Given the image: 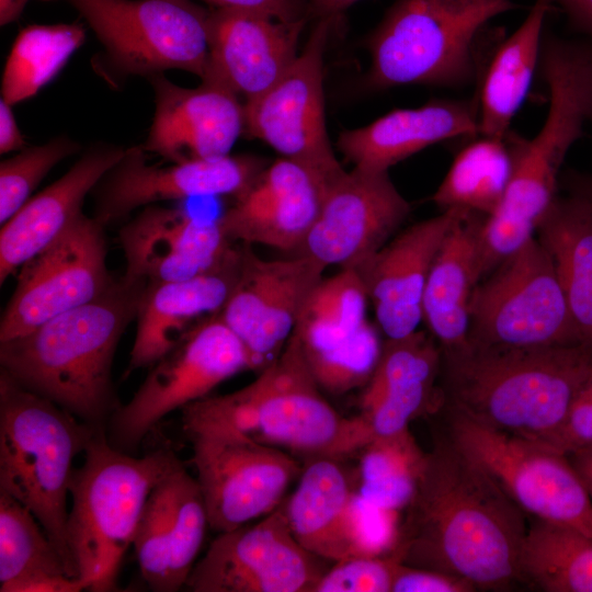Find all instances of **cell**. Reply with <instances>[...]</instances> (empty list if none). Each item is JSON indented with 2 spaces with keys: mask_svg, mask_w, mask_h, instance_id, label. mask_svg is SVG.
Segmentation results:
<instances>
[{
  "mask_svg": "<svg viewBox=\"0 0 592 592\" xmlns=\"http://www.w3.org/2000/svg\"><path fill=\"white\" fill-rule=\"evenodd\" d=\"M388 555L458 577L476 590L522 582L524 511L451 439L439 434L424 458Z\"/></svg>",
  "mask_w": 592,
  "mask_h": 592,
  "instance_id": "6da1fadb",
  "label": "cell"
},
{
  "mask_svg": "<svg viewBox=\"0 0 592 592\" xmlns=\"http://www.w3.org/2000/svg\"><path fill=\"white\" fill-rule=\"evenodd\" d=\"M442 349V348H441ZM592 373V345L442 349V406L479 423L546 444Z\"/></svg>",
  "mask_w": 592,
  "mask_h": 592,
  "instance_id": "7a4b0ae2",
  "label": "cell"
},
{
  "mask_svg": "<svg viewBox=\"0 0 592 592\" xmlns=\"http://www.w3.org/2000/svg\"><path fill=\"white\" fill-rule=\"evenodd\" d=\"M147 283L124 274L103 294L0 342V369L79 420L101 428L116 402L112 365Z\"/></svg>",
  "mask_w": 592,
  "mask_h": 592,
  "instance_id": "3957f363",
  "label": "cell"
},
{
  "mask_svg": "<svg viewBox=\"0 0 592 592\" xmlns=\"http://www.w3.org/2000/svg\"><path fill=\"white\" fill-rule=\"evenodd\" d=\"M181 412L307 457L348 456L371 441L358 415L341 417L321 395L294 333L252 383L227 395L207 396Z\"/></svg>",
  "mask_w": 592,
  "mask_h": 592,
  "instance_id": "277c9868",
  "label": "cell"
},
{
  "mask_svg": "<svg viewBox=\"0 0 592 592\" xmlns=\"http://www.w3.org/2000/svg\"><path fill=\"white\" fill-rule=\"evenodd\" d=\"M95 430L69 481L67 539L87 591L116 590L124 555L133 546L147 499L181 460L170 448L134 457Z\"/></svg>",
  "mask_w": 592,
  "mask_h": 592,
  "instance_id": "5b68a950",
  "label": "cell"
},
{
  "mask_svg": "<svg viewBox=\"0 0 592 592\" xmlns=\"http://www.w3.org/2000/svg\"><path fill=\"white\" fill-rule=\"evenodd\" d=\"M94 428L0 369V491L38 520L78 578L67 539L69 481Z\"/></svg>",
  "mask_w": 592,
  "mask_h": 592,
  "instance_id": "8992f818",
  "label": "cell"
},
{
  "mask_svg": "<svg viewBox=\"0 0 592 592\" xmlns=\"http://www.w3.org/2000/svg\"><path fill=\"white\" fill-rule=\"evenodd\" d=\"M512 0H396L368 38L367 84L458 87L479 73L476 39Z\"/></svg>",
  "mask_w": 592,
  "mask_h": 592,
  "instance_id": "52a82bcc",
  "label": "cell"
},
{
  "mask_svg": "<svg viewBox=\"0 0 592 592\" xmlns=\"http://www.w3.org/2000/svg\"><path fill=\"white\" fill-rule=\"evenodd\" d=\"M67 1L102 44L94 66L112 83L172 69L205 78L209 11L191 0Z\"/></svg>",
  "mask_w": 592,
  "mask_h": 592,
  "instance_id": "ba28073f",
  "label": "cell"
},
{
  "mask_svg": "<svg viewBox=\"0 0 592 592\" xmlns=\"http://www.w3.org/2000/svg\"><path fill=\"white\" fill-rule=\"evenodd\" d=\"M549 109L536 136L524 139L508 132L512 172L497 210L538 226L557 197V178L570 147L589 117L590 75L587 45L549 39L543 54Z\"/></svg>",
  "mask_w": 592,
  "mask_h": 592,
  "instance_id": "9c48e42d",
  "label": "cell"
},
{
  "mask_svg": "<svg viewBox=\"0 0 592 592\" xmlns=\"http://www.w3.org/2000/svg\"><path fill=\"white\" fill-rule=\"evenodd\" d=\"M445 433L524 512L592 537V499L567 455L448 408Z\"/></svg>",
  "mask_w": 592,
  "mask_h": 592,
  "instance_id": "30bf717a",
  "label": "cell"
},
{
  "mask_svg": "<svg viewBox=\"0 0 592 592\" xmlns=\"http://www.w3.org/2000/svg\"><path fill=\"white\" fill-rule=\"evenodd\" d=\"M468 340L508 346L582 343L553 260L537 237L477 285Z\"/></svg>",
  "mask_w": 592,
  "mask_h": 592,
  "instance_id": "8fae6325",
  "label": "cell"
},
{
  "mask_svg": "<svg viewBox=\"0 0 592 592\" xmlns=\"http://www.w3.org/2000/svg\"><path fill=\"white\" fill-rule=\"evenodd\" d=\"M209 527L218 533L265 516L283 501L298 462L229 426L182 417Z\"/></svg>",
  "mask_w": 592,
  "mask_h": 592,
  "instance_id": "7c38bea8",
  "label": "cell"
},
{
  "mask_svg": "<svg viewBox=\"0 0 592 592\" xmlns=\"http://www.w3.org/2000/svg\"><path fill=\"white\" fill-rule=\"evenodd\" d=\"M246 369L247 350L218 314L202 320L151 366L130 400L112 412L110 444L134 451L166 415L207 397Z\"/></svg>",
  "mask_w": 592,
  "mask_h": 592,
  "instance_id": "4fadbf2b",
  "label": "cell"
},
{
  "mask_svg": "<svg viewBox=\"0 0 592 592\" xmlns=\"http://www.w3.org/2000/svg\"><path fill=\"white\" fill-rule=\"evenodd\" d=\"M105 226L82 213L18 274L0 320V342L96 298L116 277L106 265Z\"/></svg>",
  "mask_w": 592,
  "mask_h": 592,
  "instance_id": "5bb4252c",
  "label": "cell"
},
{
  "mask_svg": "<svg viewBox=\"0 0 592 592\" xmlns=\"http://www.w3.org/2000/svg\"><path fill=\"white\" fill-rule=\"evenodd\" d=\"M335 18H320L286 72L265 92L243 102V134L327 180L344 170L331 146L325 113L323 55Z\"/></svg>",
  "mask_w": 592,
  "mask_h": 592,
  "instance_id": "9a60e30c",
  "label": "cell"
},
{
  "mask_svg": "<svg viewBox=\"0 0 592 592\" xmlns=\"http://www.w3.org/2000/svg\"><path fill=\"white\" fill-rule=\"evenodd\" d=\"M327 562L295 538L282 501L257 524L219 533L185 587L194 592H314Z\"/></svg>",
  "mask_w": 592,
  "mask_h": 592,
  "instance_id": "2e32d148",
  "label": "cell"
},
{
  "mask_svg": "<svg viewBox=\"0 0 592 592\" xmlns=\"http://www.w3.org/2000/svg\"><path fill=\"white\" fill-rule=\"evenodd\" d=\"M325 269L305 254L264 260L241 243L237 276L218 316L246 348L250 371L260 373L280 356Z\"/></svg>",
  "mask_w": 592,
  "mask_h": 592,
  "instance_id": "e0dca14e",
  "label": "cell"
},
{
  "mask_svg": "<svg viewBox=\"0 0 592 592\" xmlns=\"http://www.w3.org/2000/svg\"><path fill=\"white\" fill-rule=\"evenodd\" d=\"M266 167L249 155L150 164L141 145L125 149L122 158L91 192L93 216L105 227L135 209L166 201L243 194Z\"/></svg>",
  "mask_w": 592,
  "mask_h": 592,
  "instance_id": "ac0fdd59",
  "label": "cell"
},
{
  "mask_svg": "<svg viewBox=\"0 0 592 592\" xmlns=\"http://www.w3.org/2000/svg\"><path fill=\"white\" fill-rule=\"evenodd\" d=\"M410 204L388 171L353 167L331 179L300 254L322 264L360 267L390 239Z\"/></svg>",
  "mask_w": 592,
  "mask_h": 592,
  "instance_id": "d6986e66",
  "label": "cell"
},
{
  "mask_svg": "<svg viewBox=\"0 0 592 592\" xmlns=\"http://www.w3.org/2000/svg\"><path fill=\"white\" fill-rule=\"evenodd\" d=\"M148 80L153 89L155 112L141 145L146 152L168 162L230 155L244 132V107L237 94L212 81L183 88L163 73Z\"/></svg>",
  "mask_w": 592,
  "mask_h": 592,
  "instance_id": "ffe728a7",
  "label": "cell"
},
{
  "mask_svg": "<svg viewBox=\"0 0 592 592\" xmlns=\"http://www.w3.org/2000/svg\"><path fill=\"white\" fill-rule=\"evenodd\" d=\"M125 257L124 275L147 284L192 278L219 267L236 243L218 219L203 220L185 212L144 207L118 231Z\"/></svg>",
  "mask_w": 592,
  "mask_h": 592,
  "instance_id": "44dd1931",
  "label": "cell"
},
{
  "mask_svg": "<svg viewBox=\"0 0 592 592\" xmlns=\"http://www.w3.org/2000/svg\"><path fill=\"white\" fill-rule=\"evenodd\" d=\"M305 19L283 21L264 13L209 12L208 66L202 81L218 83L247 102L270 89L298 56Z\"/></svg>",
  "mask_w": 592,
  "mask_h": 592,
  "instance_id": "7402d4cb",
  "label": "cell"
},
{
  "mask_svg": "<svg viewBox=\"0 0 592 592\" xmlns=\"http://www.w3.org/2000/svg\"><path fill=\"white\" fill-rule=\"evenodd\" d=\"M328 180L284 157L266 166L218 223L234 243L300 249L320 208Z\"/></svg>",
  "mask_w": 592,
  "mask_h": 592,
  "instance_id": "603a6c76",
  "label": "cell"
},
{
  "mask_svg": "<svg viewBox=\"0 0 592 592\" xmlns=\"http://www.w3.org/2000/svg\"><path fill=\"white\" fill-rule=\"evenodd\" d=\"M458 210L444 209L410 226L355 267L387 339L403 338L423 321V296L431 265Z\"/></svg>",
  "mask_w": 592,
  "mask_h": 592,
  "instance_id": "cb8c5ba5",
  "label": "cell"
},
{
  "mask_svg": "<svg viewBox=\"0 0 592 592\" xmlns=\"http://www.w3.org/2000/svg\"><path fill=\"white\" fill-rule=\"evenodd\" d=\"M425 331L387 339L361 398V413L371 441L409 429L411 420L442 405V349Z\"/></svg>",
  "mask_w": 592,
  "mask_h": 592,
  "instance_id": "d4e9b609",
  "label": "cell"
},
{
  "mask_svg": "<svg viewBox=\"0 0 592 592\" xmlns=\"http://www.w3.org/2000/svg\"><path fill=\"white\" fill-rule=\"evenodd\" d=\"M126 148L98 143L50 185L32 196L0 230V285L83 212L84 200Z\"/></svg>",
  "mask_w": 592,
  "mask_h": 592,
  "instance_id": "484cf974",
  "label": "cell"
},
{
  "mask_svg": "<svg viewBox=\"0 0 592 592\" xmlns=\"http://www.w3.org/2000/svg\"><path fill=\"white\" fill-rule=\"evenodd\" d=\"M294 493L284 500L288 525L298 543L335 562L365 556L357 527V474L335 456H309Z\"/></svg>",
  "mask_w": 592,
  "mask_h": 592,
  "instance_id": "4316f807",
  "label": "cell"
},
{
  "mask_svg": "<svg viewBox=\"0 0 592 592\" xmlns=\"http://www.w3.org/2000/svg\"><path fill=\"white\" fill-rule=\"evenodd\" d=\"M240 247L216 270L180 281L149 283L136 316L128 373L151 367L183 337L223 308L236 280Z\"/></svg>",
  "mask_w": 592,
  "mask_h": 592,
  "instance_id": "83f0119b",
  "label": "cell"
},
{
  "mask_svg": "<svg viewBox=\"0 0 592 592\" xmlns=\"http://www.w3.org/2000/svg\"><path fill=\"white\" fill-rule=\"evenodd\" d=\"M477 134L478 98L433 100L420 107L394 110L366 126L344 130L337 145L354 167L388 171L431 145Z\"/></svg>",
  "mask_w": 592,
  "mask_h": 592,
  "instance_id": "f1b7e54d",
  "label": "cell"
},
{
  "mask_svg": "<svg viewBox=\"0 0 592 592\" xmlns=\"http://www.w3.org/2000/svg\"><path fill=\"white\" fill-rule=\"evenodd\" d=\"M480 213L459 208L433 260L423 296V321L442 349L468 341L469 306L482 280Z\"/></svg>",
  "mask_w": 592,
  "mask_h": 592,
  "instance_id": "f546056e",
  "label": "cell"
},
{
  "mask_svg": "<svg viewBox=\"0 0 592 592\" xmlns=\"http://www.w3.org/2000/svg\"><path fill=\"white\" fill-rule=\"evenodd\" d=\"M536 232L553 260L580 341L592 345V207L576 194L557 196Z\"/></svg>",
  "mask_w": 592,
  "mask_h": 592,
  "instance_id": "4dcf8cb0",
  "label": "cell"
},
{
  "mask_svg": "<svg viewBox=\"0 0 592 592\" xmlns=\"http://www.w3.org/2000/svg\"><path fill=\"white\" fill-rule=\"evenodd\" d=\"M549 0H537L524 22L494 50L482 71L479 134L504 138L528 92L540 50V37Z\"/></svg>",
  "mask_w": 592,
  "mask_h": 592,
  "instance_id": "1f68e13d",
  "label": "cell"
},
{
  "mask_svg": "<svg viewBox=\"0 0 592 592\" xmlns=\"http://www.w3.org/2000/svg\"><path fill=\"white\" fill-rule=\"evenodd\" d=\"M521 579L547 592H592V537L536 520L520 558Z\"/></svg>",
  "mask_w": 592,
  "mask_h": 592,
  "instance_id": "d6a6232c",
  "label": "cell"
},
{
  "mask_svg": "<svg viewBox=\"0 0 592 592\" xmlns=\"http://www.w3.org/2000/svg\"><path fill=\"white\" fill-rule=\"evenodd\" d=\"M511 172L505 136H481L456 155L432 200L443 210L463 208L490 215L503 201Z\"/></svg>",
  "mask_w": 592,
  "mask_h": 592,
  "instance_id": "836d02e7",
  "label": "cell"
},
{
  "mask_svg": "<svg viewBox=\"0 0 592 592\" xmlns=\"http://www.w3.org/2000/svg\"><path fill=\"white\" fill-rule=\"evenodd\" d=\"M368 294L355 267L321 278L308 294L293 333L304 352L332 346L355 333L367 320Z\"/></svg>",
  "mask_w": 592,
  "mask_h": 592,
  "instance_id": "e575fe53",
  "label": "cell"
},
{
  "mask_svg": "<svg viewBox=\"0 0 592 592\" xmlns=\"http://www.w3.org/2000/svg\"><path fill=\"white\" fill-rule=\"evenodd\" d=\"M81 24L30 25L16 36L5 61L1 95L11 105L35 95L81 46Z\"/></svg>",
  "mask_w": 592,
  "mask_h": 592,
  "instance_id": "d590c367",
  "label": "cell"
},
{
  "mask_svg": "<svg viewBox=\"0 0 592 592\" xmlns=\"http://www.w3.org/2000/svg\"><path fill=\"white\" fill-rule=\"evenodd\" d=\"M65 574V561L38 520L0 491V591L15 592L29 581Z\"/></svg>",
  "mask_w": 592,
  "mask_h": 592,
  "instance_id": "8d00e7d4",
  "label": "cell"
},
{
  "mask_svg": "<svg viewBox=\"0 0 592 592\" xmlns=\"http://www.w3.org/2000/svg\"><path fill=\"white\" fill-rule=\"evenodd\" d=\"M423 458L409 429L373 439L361 449L357 493L383 510L405 509L414 492Z\"/></svg>",
  "mask_w": 592,
  "mask_h": 592,
  "instance_id": "74e56055",
  "label": "cell"
},
{
  "mask_svg": "<svg viewBox=\"0 0 592 592\" xmlns=\"http://www.w3.org/2000/svg\"><path fill=\"white\" fill-rule=\"evenodd\" d=\"M170 530L172 592L185 585L209 527L201 488L180 462L164 477Z\"/></svg>",
  "mask_w": 592,
  "mask_h": 592,
  "instance_id": "f35d334b",
  "label": "cell"
},
{
  "mask_svg": "<svg viewBox=\"0 0 592 592\" xmlns=\"http://www.w3.org/2000/svg\"><path fill=\"white\" fill-rule=\"evenodd\" d=\"M382 346L376 328L366 321L351 337L332 346L303 352L320 389L342 395L368 383Z\"/></svg>",
  "mask_w": 592,
  "mask_h": 592,
  "instance_id": "ab89813d",
  "label": "cell"
},
{
  "mask_svg": "<svg viewBox=\"0 0 592 592\" xmlns=\"http://www.w3.org/2000/svg\"><path fill=\"white\" fill-rule=\"evenodd\" d=\"M81 150L67 135L25 147L0 163V224L10 219L31 197L42 180L64 159Z\"/></svg>",
  "mask_w": 592,
  "mask_h": 592,
  "instance_id": "60d3db41",
  "label": "cell"
},
{
  "mask_svg": "<svg viewBox=\"0 0 592 592\" xmlns=\"http://www.w3.org/2000/svg\"><path fill=\"white\" fill-rule=\"evenodd\" d=\"M164 477L147 499L133 543L141 578L150 590L156 592H172Z\"/></svg>",
  "mask_w": 592,
  "mask_h": 592,
  "instance_id": "b9f144b4",
  "label": "cell"
},
{
  "mask_svg": "<svg viewBox=\"0 0 592 592\" xmlns=\"http://www.w3.org/2000/svg\"><path fill=\"white\" fill-rule=\"evenodd\" d=\"M398 560L391 555L353 556L333 562L314 592H391Z\"/></svg>",
  "mask_w": 592,
  "mask_h": 592,
  "instance_id": "7bdbcfd3",
  "label": "cell"
},
{
  "mask_svg": "<svg viewBox=\"0 0 592 592\" xmlns=\"http://www.w3.org/2000/svg\"><path fill=\"white\" fill-rule=\"evenodd\" d=\"M534 232V225L500 212L486 215L478 240L482 280L535 237Z\"/></svg>",
  "mask_w": 592,
  "mask_h": 592,
  "instance_id": "ee69618b",
  "label": "cell"
},
{
  "mask_svg": "<svg viewBox=\"0 0 592 592\" xmlns=\"http://www.w3.org/2000/svg\"><path fill=\"white\" fill-rule=\"evenodd\" d=\"M544 445L567 456L592 448V373L576 396L565 422Z\"/></svg>",
  "mask_w": 592,
  "mask_h": 592,
  "instance_id": "f6af8a7d",
  "label": "cell"
},
{
  "mask_svg": "<svg viewBox=\"0 0 592 592\" xmlns=\"http://www.w3.org/2000/svg\"><path fill=\"white\" fill-rule=\"evenodd\" d=\"M467 581L444 572L415 568L398 562L391 592H471Z\"/></svg>",
  "mask_w": 592,
  "mask_h": 592,
  "instance_id": "bcb514c9",
  "label": "cell"
},
{
  "mask_svg": "<svg viewBox=\"0 0 592 592\" xmlns=\"http://www.w3.org/2000/svg\"><path fill=\"white\" fill-rule=\"evenodd\" d=\"M216 8L240 9L267 14L283 21L305 19L308 0H205Z\"/></svg>",
  "mask_w": 592,
  "mask_h": 592,
  "instance_id": "7dc6e473",
  "label": "cell"
},
{
  "mask_svg": "<svg viewBox=\"0 0 592 592\" xmlns=\"http://www.w3.org/2000/svg\"><path fill=\"white\" fill-rule=\"evenodd\" d=\"M12 105L0 100V153L22 150L26 147L24 136L20 132Z\"/></svg>",
  "mask_w": 592,
  "mask_h": 592,
  "instance_id": "c3c4849f",
  "label": "cell"
},
{
  "mask_svg": "<svg viewBox=\"0 0 592 592\" xmlns=\"http://www.w3.org/2000/svg\"><path fill=\"white\" fill-rule=\"evenodd\" d=\"M549 2L557 3L567 14L571 25L587 34L592 42V0H549Z\"/></svg>",
  "mask_w": 592,
  "mask_h": 592,
  "instance_id": "681fc988",
  "label": "cell"
},
{
  "mask_svg": "<svg viewBox=\"0 0 592 592\" xmlns=\"http://www.w3.org/2000/svg\"><path fill=\"white\" fill-rule=\"evenodd\" d=\"M568 458L581 477L592 499V448L581 449L569 454Z\"/></svg>",
  "mask_w": 592,
  "mask_h": 592,
  "instance_id": "f907efd6",
  "label": "cell"
},
{
  "mask_svg": "<svg viewBox=\"0 0 592 592\" xmlns=\"http://www.w3.org/2000/svg\"><path fill=\"white\" fill-rule=\"evenodd\" d=\"M358 0H308L309 7L320 18L338 16L343 10Z\"/></svg>",
  "mask_w": 592,
  "mask_h": 592,
  "instance_id": "816d5d0a",
  "label": "cell"
},
{
  "mask_svg": "<svg viewBox=\"0 0 592 592\" xmlns=\"http://www.w3.org/2000/svg\"><path fill=\"white\" fill-rule=\"evenodd\" d=\"M30 0H0V24L7 25L15 21Z\"/></svg>",
  "mask_w": 592,
  "mask_h": 592,
  "instance_id": "f5cc1de1",
  "label": "cell"
},
{
  "mask_svg": "<svg viewBox=\"0 0 592 592\" xmlns=\"http://www.w3.org/2000/svg\"><path fill=\"white\" fill-rule=\"evenodd\" d=\"M572 185L573 194L583 197L592 207V175L576 177Z\"/></svg>",
  "mask_w": 592,
  "mask_h": 592,
  "instance_id": "db71d44e",
  "label": "cell"
},
{
  "mask_svg": "<svg viewBox=\"0 0 592 592\" xmlns=\"http://www.w3.org/2000/svg\"><path fill=\"white\" fill-rule=\"evenodd\" d=\"M589 57V73H590V100H589V119L592 121V42L587 44Z\"/></svg>",
  "mask_w": 592,
  "mask_h": 592,
  "instance_id": "11a10c76",
  "label": "cell"
}]
</instances>
